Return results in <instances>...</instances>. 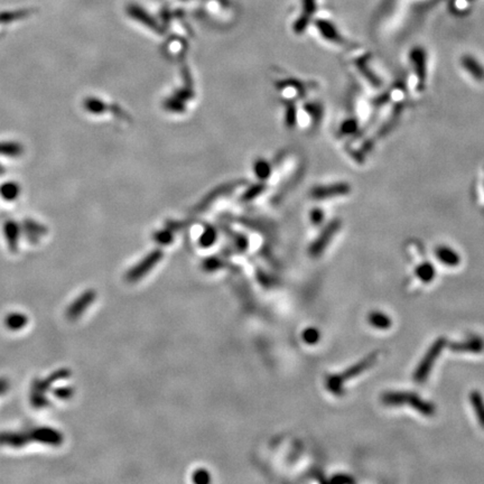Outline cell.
Instances as JSON below:
<instances>
[{
  "label": "cell",
  "mask_w": 484,
  "mask_h": 484,
  "mask_svg": "<svg viewBox=\"0 0 484 484\" xmlns=\"http://www.w3.org/2000/svg\"><path fill=\"white\" fill-rule=\"evenodd\" d=\"M381 402L387 406H403L408 404L424 416L435 415V406L424 398L419 397L415 392L408 391H389L381 396Z\"/></svg>",
  "instance_id": "6da1fadb"
},
{
  "label": "cell",
  "mask_w": 484,
  "mask_h": 484,
  "mask_svg": "<svg viewBox=\"0 0 484 484\" xmlns=\"http://www.w3.org/2000/svg\"><path fill=\"white\" fill-rule=\"evenodd\" d=\"M408 61L410 69V84L417 93H421L425 90L427 81V52L423 47L411 48L408 55Z\"/></svg>",
  "instance_id": "7a4b0ae2"
},
{
  "label": "cell",
  "mask_w": 484,
  "mask_h": 484,
  "mask_svg": "<svg viewBox=\"0 0 484 484\" xmlns=\"http://www.w3.org/2000/svg\"><path fill=\"white\" fill-rule=\"evenodd\" d=\"M377 358H378V353H372L371 356L366 357L364 360L360 361L359 363H357V364L351 366L350 369L345 370L344 372L336 375H329V377L326 379V388L335 396H342L344 394V390H343L344 382L354 377H357L358 374H361L362 372H364L365 370H368L371 365L374 364V362L377 361Z\"/></svg>",
  "instance_id": "3957f363"
},
{
  "label": "cell",
  "mask_w": 484,
  "mask_h": 484,
  "mask_svg": "<svg viewBox=\"0 0 484 484\" xmlns=\"http://www.w3.org/2000/svg\"><path fill=\"white\" fill-rule=\"evenodd\" d=\"M446 343H447V342H446L444 337H440V339H437L435 342H434L433 345L428 349L427 353L424 356L423 360L420 361L414 373V380L416 382L423 383L427 380L428 375L431 373L437 358L441 356L442 352H443Z\"/></svg>",
  "instance_id": "277c9868"
},
{
  "label": "cell",
  "mask_w": 484,
  "mask_h": 484,
  "mask_svg": "<svg viewBox=\"0 0 484 484\" xmlns=\"http://www.w3.org/2000/svg\"><path fill=\"white\" fill-rule=\"evenodd\" d=\"M352 186L348 182H333L328 184L320 185L313 190V196L320 201H328L344 198L351 194Z\"/></svg>",
  "instance_id": "5b68a950"
},
{
  "label": "cell",
  "mask_w": 484,
  "mask_h": 484,
  "mask_svg": "<svg viewBox=\"0 0 484 484\" xmlns=\"http://www.w3.org/2000/svg\"><path fill=\"white\" fill-rule=\"evenodd\" d=\"M342 223L340 222V220H332L331 222L325 225L324 230L321 233V236L317 238L316 241L313 243L311 247L310 252L313 257H319L320 254H322V252L325 250V248L327 247L329 241L333 239V237L336 235V232L340 230Z\"/></svg>",
  "instance_id": "8992f818"
},
{
  "label": "cell",
  "mask_w": 484,
  "mask_h": 484,
  "mask_svg": "<svg viewBox=\"0 0 484 484\" xmlns=\"http://www.w3.org/2000/svg\"><path fill=\"white\" fill-rule=\"evenodd\" d=\"M162 254L158 251H154L153 253H150L149 256L146 258L145 260L139 262L136 267H133L131 270H129V273L127 274L126 279L129 282H136L140 281L141 278L146 276L150 270H152L154 267L156 266L158 261L161 260Z\"/></svg>",
  "instance_id": "52a82bcc"
},
{
  "label": "cell",
  "mask_w": 484,
  "mask_h": 484,
  "mask_svg": "<svg viewBox=\"0 0 484 484\" xmlns=\"http://www.w3.org/2000/svg\"><path fill=\"white\" fill-rule=\"evenodd\" d=\"M460 65L474 82H484V65L479 58L472 54H464L460 60Z\"/></svg>",
  "instance_id": "ba28073f"
},
{
  "label": "cell",
  "mask_w": 484,
  "mask_h": 484,
  "mask_svg": "<svg viewBox=\"0 0 484 484\" xmlns=\"http://www.w3.org/2000/svg\"><path fill=\"white\" fill-rule=\"evenodd\" d=\"M452 351L460 353H480L484 350V340L479 336H473L466 341L457 342L449 345Z\"/></svg>",
  "instance_id": "9c48e42d"
},
{
  "label": "cell",
  "mask_w": 484,
  "mask_h": 484,
  "mask_svg": "<svg viewBox=\"0 0 484 484\" xmlns=\"http://www.w3.org/2000/svg\"><path fill=\"white\" fill-rule=\"evenodd\" d=\"M435 257L438 261L448 267H456L461 262V257L458 252L445 244L437 245L435 248Z\"/></svg>",
  "instance_id": "30bf717a"
},
{
  "label": "cell",
  "mask_w": 484,
  "mask_h": 484,
  "mask_svg": "<svg viewBox=\"0 0 484 484\" xmlns=\"http://www.w3.org/2000/svg\"><path fill=\"white\" fill-rule=\"evenodd\" d=\"M95 298V293L93 290H89L83 294L77 302H75L69 310V316L71 319H77L89 307Z\"/></svg>",
  "instance_id": "8fae6325"
},
{
  "label": "cell",
  "mask_w": 484,
  "mask_h": 484,
  "mask_svg": "<svg viewBox=\"0 0 484 484\" xmlns=\"http://www.w3.org/2000/svg\"><path fill=\"white\" fill-rule=\"evenodd\" d=\"M470 402L481 426L484 428V399L479 391L473 390L470 394Z\"/></svg>",
  "instance_id": "7c38bea8"
},
{
  "label": "cell",
  "mask_w": 484,
  "mask_h": 484,
  "mask_svg": "<svg viewBox=\"0 0 484 484\" xmlns=\"http://www.w3.org/2000/svg\"><path fill=\"white\" fill-rule=\"evenodd\" d=\"M368 321L370 325L379 329H388L392 325L390 317L381 312H371Z\"/></svg>",
  "instance_id": "4fadbf2b"
},
{
  "label": "cell",
  "mask_w": 484,
  "mask_h": 484,
  "mask_svg": "<svg viewBox=\"0 0 484 484\" xmlns=\"http://www.w3.org/2000/svg\"><path fill=\"white\" fill-rule=\"evenodd\" d=\"M416 275L423 282H431L435 278V267L431 262H423L416 268Z\"/></svg>",
  "instance_id": "5bb4252c"
},
{
  "label": "cell",
  "mask_w": 484,
  "mask_h": 484,
  "mask_svg": "<svg viewBox=\"0 0 484 484\" xmlns=\"http://www.w3.org/2000/svg\"><path fill=\"white\" fill-rule=\"evenodd\" d=\"M359 128H360V124L358 122V119L348 118L340 124L339 136L344 137V138H349L350 136H353L359 132Z\"/></svg>",
  "instance_id": "9a60e30c"
},
{
  "label": "cell",
  "mask_w": 484,
  "mask_h": 484,
  "mask_svg": "<svg viewBox=\"0 0 484 484\" xmlns=\"http://www.w3.org/2000/svg\"><path fill=\"white\" fill-rule=\"evenodd\" d=\"M321 29V32H322V34L326 37L327 40H332V41H335L339 40V37H337V34H336V31H335V28H333V26H331V25H328L326 24L325 22H322L320 24V27Z\"/></svg>",
  "instance_id": "2e32d148"
},
{
  "label": "cell",
  "mask_w": 484,
  "mask_h": 484,
  "mask_svg": "<svg viewBox=\"0 0 484 484\" xmlns=\"http://www.w3.org/2000/svg\"><path fill=\"white\" fill-rule=\"evenodd\" d=\"M303 340L307 344H315L320 340V332L314 327H310L304 331Z\"/></svg>",
  "instance_id": "e0dca14e"
},
{
  "label": "cell",
  "mask_w": 484,
  "mask_h": 484,
  "mask_svg": "<svg viewBox=\"0 0 484 484\" xmlns=\"http://www.w3.org/2000/svg\"><path fill=\"white\" fill-rule=\"evenodd\" d=\"M193 481L196 483H208L211 481L210 473L206 470H198L193 475Z\"/></svg>",
  "instance_id": "ac0fdd59"
},
{
  "label": "cell",
  "mask_w": 484,
  "mask_h": 484,
  "mask_svg": "<svg viewBox=\"0 0 484 484\" xmlns=\"http://www.w3.org/2000/svg\"><path fill=\"white\" fill-rule=\"evenodd\" d=\"M312 220H313V222L316 223V224L322 223V221L324 220V212L321 211V210H315L312 213Z\"/></svg>",
  "instance_id": "d6986e66"
},
{
  "label": "cell",
  "mask_w": 484,
  "mask_h": 484,
  "mask_svg": "<svg viewBox=\"0 0 484 484\" xmlns=\"http://www.w3.org/2000/svg\"><path fill=\"white\" fill-rule=\"evenodd\" d=\"M482 191H483V194H484V170H483V181H482Z\"/></svg>",
  "instance_id": "ffe728a7"
}]
</instances>
